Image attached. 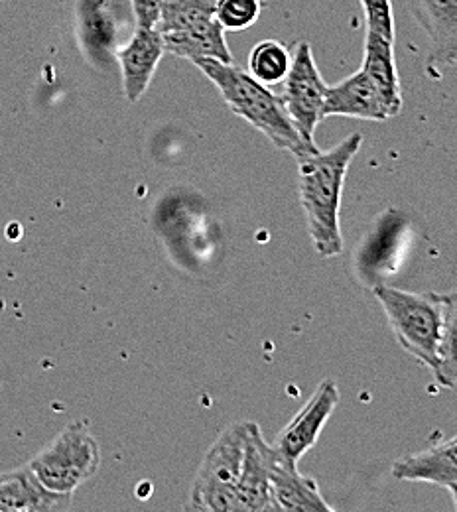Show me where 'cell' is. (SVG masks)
<instances>
[{"mask_svg":"<svg viewBox=\"0 0 457 512\" xmlns=\"http://www.w3.org/2000/svg\"><path fill=\"white\" fill-rule=\"evenodd\" d=\"M363 144L361 134H351L327 152H308L298 160V192L306 213L308 231L318 255L337 256L343 251L339 209L345 176Z\"/></svg>","mask_w":457,"mask_h":512,"instance_id":"obj_1","label":"cell"},{"mask_svg":"<svg viewBox=\"0 0 457 512\" xmlns=\"http://www.w3.org/2000/svg\"><path fill=\"white\" fill-rule=\"evenodd\" d=\"M194 64L211 79L227 107L249 125L261 130L262 134L280 150L302 156L318 150L308 144L296 127L292 125L280 95H274L268 85L261 83L243 67L219 60H196Z\"/></svg>","mask_w":457,"mask_h":512,"instance_id":"obj_2","label":"cell"},{"mask_svg":"<svg viewBox=\"0 0 457 512\" xmlns=\"http://www.w3.org/2000/svg\"><path fill=\"white\" fill-rule=\"evenodd\" d=\"M215 6L217 0H162L156 30L166 52L190 62H233Z\"/></svg>","mask_w":457,"mask_h":512,"instance_id":"obj_3","label":"cell"},{"mask_svg":"<svg viewBox=\"0 0 457 512\" xmlns=\"http://www.w3.org/2000/svg\"><path fill=\"white\" fill-rule=\"evenodd\" d=\"M251 422L229 426L207 449L186 503L188 511L241 512L239 479Z\"/></svg>","mask_w":457,"mask_h":512,"instance_id":"obj_4","label":"cell"},{"mask_svg":"<svg viewBox=\"0 0 457 512\" xmlns=\"http://www.w3.org/2000/svg\"><path fill=\"white\" fill-rule=\"evenodd\" d=\"M375 296L381 302L402 349L434 373L438 367V349L444 327L440 294H416L391 286H379Z\"/></svg>","mask_w":457,"mask_h":512,"instance_id":"obj_5","label":"cell"},{"mask_svg":"<svg viewBox=\"0 0 457 512\" xmlns=\"http://www.w3.org/2000/svg\"><path fill=\"white\" fill-rule=\"evenodd\" d=\"M101 465V449L83 422L69 424L28 467L56 493H71L91 479Z\"/></svg>","mask_w":457,"mask_h":512,"instance_id":"obj_6","label":"cell"},{"mask_svg":"<svg viewBox=\"0 0 457 512\" xmlns=\"http://www.w3.org/2000/svg\"><path fill=\"white\" fill-rule=\"evenodd\" d=\"M282 85L280 99L292 125L308 144L316 146L314 132L324 121L327 83L316 65L308 42H300L296 46Z\"/></svg>","mask_w":457,"mask_h":512,"instance_id":"obj_7","label":"cell"},{"mask_svg":"<svg viewBox=\"0 0 457 512\" xmlns=\"http://www.w3.org/2000/svg\"><path fill=\"white\" fill-rule=\"evenodd\" d=\"M339 404V388L331 379L316 388L306 406L288 422V426L278 434L272 448L288 463L298 465V461L314 448L320 440L327 420Z\"/></svg>","mask_w":457,"mask_h":512,"instance_id":"obj_8","label":"cell"},{"mask_svg":"<svg viewBox=\"0 0 457 512\" xmlns=\"http://www.w3.org/2000/svg\"><path fill=\"white\" fill-rule=\"evenodd\" d=\"M410 6L430 38L426 69L442 77L444 69L457 67V0H410Z\"/></svg>","mask_w":457,"mask_h":512,"instance_id":"obj_9","label":"cell"},{"mask_svg":"<svg viewBox=\"0 0 457 512\" xmlns=\"http://www.w3.org/2000/svg\"><path fill=\"white\" fill-rule=\"evenodd\" d=\"M327 117H351L363 121H389L396 113L389 107L381 91L359 69L335 85H327L324 101V119Z\"/></svg>","mask_w":457,"mask_h":512,"instance_id":"obj_10","label":"cell"},{"mask_svg":"<svg viewBox=\"0 0 457 512\" xmlns=\"http://www.w3.org/2000/svg\"><path fill=\"white\" fill-rule=\"evenodd\" d=\"M164 54L166 48L160 32L156 28L136 26L127 46L117 52L123 75V91L129 103H136L146 93Z\"/></svg>","mask_w":457,"mask_h":512,"instance_id":"obj_11","label":"cell"},{"mask_svg":"<svg viewBox=\"0 0 457 512\" xmlns=\"http://www.w3.org/2000/svg\"><path fill=\"white\" fill-rule=\"evenodd\" d=\"M71 499V493L48 489L28 465L0 473V512H62Z\"/></svg>","mask_w":457,"mask_h":512,"instance_id":"obj_12","label":"cell"},{"mask_svg":"<svg viewBox=\"0 0 457 512\" xmlns=\"http://www.w3.org/2000/svg\"><path fill=\"white\" fill-rule=\"evenodd\" d=\"M274 448L262 438L261 428L251 422L243 471L239 479L241 512L276 511L270 491V465Z\"/></svg>","mask_w":457,"mask_h":512,"instance_id":"obj_13","label":"cell"},{"mask_svg":"<svg viewBox=\"0 0 457 512\" xmlns=\"http://www.w3.org/2000/svg\"><path fill=\"white\" fill-rule=\"evenodd\" d=\"M270 491L276 511H333L320 493L316 479L298 471V465L282 459L276 449L270 465Z\"/></svg>","mask_w":457,"mask_h":512,"instance_id":"obj_14","label":"cell"},{"mask_svg":"<svg viewBox=\"0 0 457 512\" xmlns=\"http://www.w3.org/2000/svg\"><path fill=\"white\" fill-rule=\"evenodd\" d=\"M392 475L398 481L432 483L440 487L457 483V436L438 446L400 457L392 465Z\"/></svg>","mask_w":457,"mask_h":512,"instance_id":"obj_15","label":"cell"},{"mask_svg":"<svg viewBox=\"0 0 457 512\" xmlns=\"http://www.w3.org/2000/svg\"><path fill=\"white\" fill-rule=\"evenodd\" d=\"M361 69L369 75V79L381 91L389 107L398 115L402 109V91L394 58V42L367 30Z\"/></svg>","mask_w":457,"mask_h":512,"instance_id":"obj_16","label":"cell"},{"mask_svg":"<svg viewBox=\"0 0 457 512\" xmlns=\"http://www.w3.org/2000/svg\"><path fill=\"white\" fill-rule=\"evenodd\" d=\"M101 2L93 0V6L83 8V24H81V40L83 48L93 65H107L113 58L117 26L113 20V12L101 10Z\"/></svg>","mask_w":457,"mask_h":512,"instance_id":"obj_17","label":"cell"},{"mask_svg":"<svg viewBox=\"0 0 457 512\" xmlns=\"http://www.w3.org/2000/svg\"><path fill=\"white\" fill-rule=\"evenodd\" d=\"M444 308V327L438 349V367L432 373L436 381L454 388L457 384V292L440 294Z\"/></svg>","mask_w":457,"mask_h":512,"instance_id":"obj_18","label":"cell"},{"mask_svg":"<svg viewBox=\"0 0 457 512\" xmlns=\"http://www.w3.org/2000/svg\"><path fill=\"white\" fill-rule=\"evenodd\" d=\"M290 52L276 40H266L253 48L249 58V73L264 85L282 83L290 69Z\"/></svg>","mask_w":457,"mask_h":512,"instance_id":"obj_19","label":"cell"},{"mask_svg":"<svg viewBox=\"0 0 457 512\" xmlns=\"http://www.w3.org/2000/svg\"><path fill=\"white\" fill-rule=\"evenodd\" d=\"M215 12L225 32H241L259 20L262 0H217Z\"/></svg>","mask_w":457,"mask_h":512,"instance_id":"obj_20","label":"cell"},{"mask_svg":"<svg viewBox=\"0 0 457 512\" xmlns=\"http://www.w3.org/2000/svg\"><path fill=\"white\" fill-rule=\"evenodd\" d=\"M367 18V30L396 42L391 0H359Z\"/></svg>","mask_w":457,"mask_h":512,"instance_id":"obj_21","label":"cell"},{"mask_svg":"<svg viewBox=\"0 0 457 512\" xmlns=\"http://www.w3.org/2000/svg\"><path fill=\"white\" fill-rule=\"evenodd\" d=\"M131 4L136 26L156 28V24L160 20L162 0H131Z\"/></svg>","mask_w":457,"mask_h":512,"instance_id":"obj_22","label":"cell"},{"mask_svg":"<svg viewBox=\"0 0 457 512\" xmlns=\"http://www.w3.org/2000/svg\"><path fill=\"white\" fill-rule=\"evenodd\" d=\"M446 489L450 491V495H452V501H454V509L457 511V483L456 485H448Z\"/></svg>","mask_w":457,"mask_h":512,"instance_id":"obj_23","label":"cell"}]
</instances>
